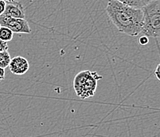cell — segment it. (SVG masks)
<instances>
[{"label": "cell", "instance_id": "9c48e42d", "mask_svg": "<svg viewBox=\"0 0 160 137\" xmlns=\"http://www.w3.org/2000/svg\"><path fill=\"white\" fill-rule=\"evenodd\" d=\"M11 60V55L7 52V50L1 52L0 53V67H2L4 69L8 67Z\"/></svg>", "mask_w": 160, "mask_h": 137}, {"label": "cell", "instance_id": "3957f363", "mask_svg": "<svg viewBox=\"0 0 160 137\" xmlns=\"http://www.w3.org/2000/svg\"><path fill=\"white\" fill-rule=\"evenodd\" d=\"M102 76L96 71H83L74 78L73 87L76 94L82 99L94 96L97 90V82Z\"/></svg>", "mask_w": 160, "mask_h": 137}, {"label": "cell", "instance_id": "30bf717a", "mask_svg": "<svg viewBox=\"0 0 160 137\" xmlns=\"http://www.w3.org/2000/svg\"><path fill=\"white\" fill-rule=\"evenodd\" d=\"M148 42H149V39H148V37H147V36L143 35L139 37V43L141 45H146V44H148Z\"/></svg>", "mask_w": 160, "mask_h": 137}, {"label": "cell", "instance_id": "277c9868", "mask_svg": "<svg viewBox=\"0 0 160 137\" xmlns=\"http://www.w3.org/2000/svg\"><path fill=\"white\" fill-rule=\"evenodd\" d=\"M0 25L9 28L16 34H31V29L25 18H11L2 14L0 15Z\"/></svg>", "mask_w": 160, "mask_h": 137}, {"label": "cell", "instance_id": "5bb4252c", "mask_svg": "<svg viewBox=\"0 0 160 137\" xmlns=\"http://www.w3.org/2000/svg\"><path fill=\"white\" fill-rule=\"evenodd\" d=\"M5 79V69L0 67V81Z\"/></svg>", "mask_w": 160, "mask_h": 137}, {"label": "cell", "instance_id": "5b68a950", "mask_svg": "<svg viewBox=\"0 0 160 137\" xmlns=\"http://www.w3.org/2000/svg\"><path fill=\"white\" fill-rule=\"evenodd\" d=\"M8 67L11 73L16 75H22L28 71L30 68L28 60L22 56H15L11 59Z\"/></svg>", "mask_w": 160, "mask_h": 137}, {"label": "cell", "instance_id": "52a82bcc", "mask_svg": "<svg viewBox=\"0 0 160 137\" xmlns=\"http://www.w3.org/2000/svg\"><path fill=\"white\" fill-rule=\"evenodd\" d=\"M123 4H126L135 8H142L151 0H116Z\"/></svg>", "mask_w": 160, "mask_h": 137}, {"label": "cell", "instance_id": "7a4b0ae2", "mask_svg": "<svg viewBox=\"0 0 160 137\" xmlns=\"http://www.w3.org/2000/svg\"><path fill=\"white\" fill-rule=\"evenodd\" d=\"M142 33L148 37H160V0H151L142 8Z\"/></svg>", "mask_w": 160, "mask_h": 137}, {"label": "cell", "instance_id": "7c38bea8", "mask_svg": "<svg viewBox=\"0 0 160 137\" xmlns=\"http://www.w3.org/2000/svg\"><path fill=\"white\" fill-rule=\"evenodd\" d=\"M6 4H7V2L5 0H0V15H2L5 11Z\"/></svg>", "mask_w": 160, "mask_h": 137}, {"label": "cell", "instance_id": "4fadbf2b", "mask_svg": "<svg viewBox=\"0 0 160 137\" xmlns=\"http://www.w3.org/2000/svg\"><path fill=\"white\" fill-rule=\"evenodd\" d=\"M155 77H156L157 79H158V80L160 81V63L158 64V66H157L156 69H155Z\"/></svg>", "mask_w": 160, "mask_h": 137}, {"label": "cell", "instance_id": "8fae6325", "mask_svg": "<svg viewBox=\"0 0 160 137\" xmlns=\"http://www.w3.org/2000/svg\"><path fill=\"white\" fill-rule=\"evenodd\" d=\"M8 50V45H7V42L2 41L0 39V53L3 51H7Z\"/></svg>", "mask_w": 160, "mask_h": 137}, {"label": "cell", "instance_id": "ba28073f", "mask_svg": "<svg viewBox=\"0 0 160 137\" xmlns=\"http://www.w3.org/2000/svg\"><path fill=\"white\" fill-rule=\"evenodd\" d=\"M13 37H14V33L12 30L5 26L0 27V39L2 41L9 42L12 40Z\"/></svg>", "mask_w": 160, "mask_h": 137}, {"label": "cell", "instance_id": "2e32d148", "mask_svg": "<svg viewBox=\"0 0 160 137\" xmlns=\"http://www.w3.org/2000/svg\"><path fill=\"white\" fill-rule=\"evenodd\" d=\"M0 27H1V25H0Z\"/></svg>", "mask_w": 160, "mask_h": 137}, {"label": "cell", "instance_id": "9a60e30c", "mask_svg": "<svg viewBox=\"0 0 160 137\" xmlns=\"http://www.w3.org/2000/svg\"><path fill=\"white\" fill-rule=\"evenodd\" d=\"M6 2H13V1H15V0H5Z\"/></svg>", "mask_w": 160, "mask_h": 137}, {"label": "cell", "instance_id": "6da1fadb", "mask_svg": "<svg viewBox=\"0 0 160 137\" xmlns=\"http://www.w3.org/2000/svg\"><path fill=\"white\" fill-rule=\"evenodd\" d=\"M106 12L120 33L136 37L142 31L143 22L142 8H135L116 0H109Z\"/></svg>", "mask_w": 160, "mask_h": 137}, {"label": "cell", "instance_id": "8992f818", "mask_svg": "<svg viewBox=\"0 0 160 137\" xmlns=\"http://www.w3.org/2000/svg\"><path fill=\"white\" fill-rule=\"evenodd\" d=\"M2 15L18 18H25L26 17L24 7H22L21 2L16 0L13 2H7L6 9Z\"/></svg>", "mask_w": 160, "mask_h": 137}]
</instances>
